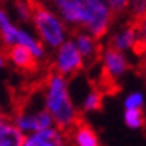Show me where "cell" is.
Here are the masks:
<instances>
[{"instance_id":"obj_1","label":"cell","mask_w":146,"mask_h":146,"mask_svg":"<svg viewBox=\"0 0 146 146\" xmlns=\"http://www.w3.org/2000/svg\"><path fill=\"white\" fill-rule=\"evenodd\" d=\"M51 3L67 25L87 30L98 40L108 35L115 18L108 0H51Z\"/></svg>"},{"instance_id":"obj_2","label":"cell","mask_w":146,"mask_h":146,"mask_svg":"<svg viewBox=\"0 0 146 146\" xmlns=\"http://www.w3.org/2000/svg\"><path fill=\"white\" fill-rule=\"evenodd\" d=\"M43 106L51 113L55 127L70 131L81 121V113L73 103L69 88V78L51 70L43 84Z\"/></svg>"},{"instance_id":"obj_3","label":"cell","mask_w":146,"mask_h":146,"mask_svg":"<svg viewBox=\"0 0 146 146\" xmlns=\"http://www.w3.org/2000/svg\"><path fill=\"white\" fill-rule=\"evenodd\" d=\"M31 3V24L37 37L46 48L57 49L67 40V24L54 9L48 8L39 0H30Z\"/></svg>"},{"instance_id":"obj_4","label":"cell","mask_w":146,"mask_h":146,"mask_svg":"<svg viewBox=\"0 0 146 146\" xmlns=\"http://www.w3.org/2000/svg\"><path fill=\"white\" fill-rule=\"evenodd\" d=\"M84 67L85 60L73 42V39H67L55 49L54 58H52V70L58 72L60 75L66 78H70L82 72Z\"/></svg>"},{"instance_id":"obj_5","label":"cell","mask_w":146,"mask_h":146,"mask_svg":"<svg viewBox=\"0 0 146 146\" xmlns=\"http://www.w3.org/2000/svg\"><path fill=\"white\" fill-rule=\"evenodd\" d=\"M98 61L102 64V76L106 84H115L130 70V61L125 52L110 45L102 49V55Z\"/></svg>"},{"instance_id":"obj_6","label":"cell","mask_w":146,"mask_h":146,"mask_svg":"<svg viewBox=\"0 0 146 146\" xmlns=\"http://www.w3.org/2000/svg\"><path fill=\"white\" fill-rule=\"evenodd\" d=\"M17 127L21 130L25 136L31 134V133L40 131L45 128L54 127V119L51 113L45 109V106L39 109H19L17 113L12 116Z\"/></svg>"},{"instance_id":"obj_7","label":"cell","mask_w":146,"mask_h":146,"mask_svg":"<svg viewBox=\"0 0 146 146\" xmlns=\"http://www.w3.org/2000/svg\"><path fill=\"white\" fill-rule=\"evenodd\" d=\"M23 146H72V142L67 131L60 130L54 125V127L27 134Z\"/></svg>"},{"instance_id":"obj_8","label":"cell","mask_w":146,"mask_h":146,"mask_svg":"<svg viewBox=\"0 0 146 146\" xmlns=\"http://www.w3.org/2000/svg\"><path fill=\"white\" fill-rule=\"evenodd\" d=\"M72 39L75 42V45L78 46L79 52L82 54L85 64L87 63L91 64V63H96L100 60V55H102L100 42L91 33H88L87 30H82V29H76Z\"/></svg>"},{"instance_id":"obj_9","label":"cell","mask_w":146,"mask_h":146,"mask_svg":"<svg viewBox=\"0 0 146 146\" xmlns=\"http://www.w3.org/2000/svg\"><path fill=\"white\" fill-rule=\"evenodd\" d=\"M6 57L11 64H14L18 70L35 72L39 67V60L33 55V52L21 45H14L6 49Z\"/></svg>"},{"instance_id":"obj_10","label":"cell","mask_w":146,"mask_h":146,"mask_svg":"<svg viewBox=\"0 0 146 146\" xmlns=\"http://www.w3.org/2000/svg\"><path fill=\"white\" fill-rule=\"evenodd\" d=\"M25 134L9 115L0 110V146H23Z\"/></svg>"},{"instance_id":"obj_11","label":"cell","mask_w":146,"mask_h":146,"mask_svg":"<svg viewBox=\"0 0 146 146\" xmlns=\"http://www.w3.org/2000/svg\"><path fill=\"white\" fill-rule=\"evenodd\" d=\"M136 43H137V30L131 19L122 29H119L113 36H110L108 45L113 46V48L122 52H127V51H134Z\"/></svg>"},{"instance_id":"obj_12","label":"cell","mask_w":146,"mask_h":146,"mask_svg":"<svg viewBox=\"0 0 146 146\" xmlns=\"http://www.w3.org/2000/svg\"><path fill=\"white\" fill-rule=\"evenodd\" d=\"M72 146H100L97 133L82 119L69 131Z\"/></svg>"},{"instance_id":"obj_13","label":"cell","mask_w":146,"mask_h":146,"mask_svg":"<svg viewBox=\"0 0 146 146\" xmlns=\"http://www.w3.org/2000/svg\"><path fill=\"white\" fill-rule=\"evenodd\" d=\"M137 30V43L134 46L136 55H146V14L137 18H131Z\"/></svg>"},{"instance_id":"obj_14","label":"cell","mask_w":146,"mask_h":146,"mask_svg":"<svg viewBox=\"0 0 146 146\" xmlns=\"http://www.w3.org/2000/svg\"><path fill=\"white\" fill-rule=\"evenodd\" d=\"M103 106V92L98 88H92L85 94L84 100H82V110L91 113V112H97L100 110Z\"/></svg>"},{"instance_id":"obj_15","label":"cell","mask_w":146,"mask_h":146,"mask_svg":"<svg viewBox=\"0 0 146 146\" xmlns=\"http://www.w3.org/2000/svg\"><path fill=\"white\" fill-rule=\"evenodd\" d=\"M124 122L128 128L137 130L145 125V115L142 109H125L124 110Z\"/></svg>"},{"instance_id":"obj_16","label":"cell","mask_w":146,"mask_h":146,"mask_svg":"<svg viewBox=\"0 0 146 146\" xmlns=\"http://www.w3.org/2000/svg\"><path fill=\"white\" fill-rule=\"evenodd\" d=\"M15 15L21 23H30L31 21V3L30 0H15L14 3Z\"/></svg>"},{"instance_id":"obj_17","label":"cell","mask_w":146,"mask_h":146,"mask_svg":"<svg viewBox=\"0 0 146 146\" xmlns=\"http://www.w3.org/2000/svg\"><path fill=\"white\" fill-rule=\"evenodd\" d=\"M143 104H145V97H143L142 92H139V91L130 92L124 100V108L125 109H142Z\"/></svg>"},{"instance_id":"obj_18","label":"cell","mask_w":146,"mask_h":146,"mask_svg":"<svg viewBox=\"0 0 146 146\" xmlns=\"http://www.w3.org/2000/svg\"><path fill=\"white\" fill-rule=\"evenodd\" d=\"M128 9L131 12V18H137L146 14V0H130Z\"/></svg>"},{"instance_id":"obj_19","label":"cell","mask_w":146,"mask_h":146,"mask_svg":"<svg viewBox=\"0 0 146 146\" xmlns=\"http://www.w3.org/2000/svg\"><path fill=\"white\" fill-rule=\"evenodd\" d=\"M108 3L113 11V14L119 15V14H124L125 11H128L130 0H108Z\"/></svg>"},{"instance_id":"obj_20","label":"cell","mask_w":146,"mask_h":146,"mask_svg":"<svg viewBox=\"0 0 146 146\" xmlns=\"http://www.w3.org/2000/svg\"><path fill=\"white\" fill-rule=\"evenodd\" d=\"M6 61H8V57H6V51H5V52H0V69L5 67Z\"/></svg>"},{"instance_id":"obj_21","label":"cell","mask_w":146,"mask_h":146,"mask_svg":"<svg viewBox=\"0 0 146 146\" xmlns=\"http://www.w3.org/2000/svg\"><path fill=\"white\" fill-rule=\"evenodd\" d=\"M143 70H145V76H146V63H145V69Z\"/></svg>"},{"instance_id":"obj_22","label":"cell","mask_w":146,"mask_h":146,"mask_svg":"<svg viewBox=\"0 0 146 146\" xmlns=\"http://www.w3.org/2000/svg\"><path fill=\"white\" fill-rule=\"evenodd\" d=\"M0 2H3V0H0Z\"/></svg>"}]
</instances>
